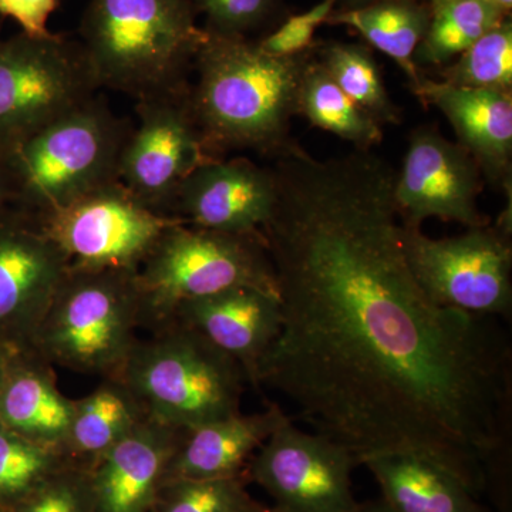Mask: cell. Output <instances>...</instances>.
Segmentation results:
<instances>
[{
	"label": "cell",
	"mask_w": 512,
	"mask_h": 512,
	"mask_svg": "<svg viewBox=\"0 0 512 512\" xmlns=\"http://www.w3.org/2000/svg\"><path fill=\"white\" fill-rule=\"evenodd\" d=\"M272 170L262 235L282 323L256 383L285 396L357 466L416 454L480 497L510 443L507 335L421 289L389 161L372 150L318 160L292 143Z\"/></svg>",
	"instance_id": "cell-1"
},
{
	"label": "cell",
	"mask_w": 512,
	"mask_h": 512,
	"mask_svg": "<svg viewBox=\"0 0 512 512\" xmlns=\"http://www.w3.org/2000/svg\"><path fill=\"white\" fill-rule=\"evenodd\" d=\"M312 53L276 57L248 37L205 30L187 96L212 157L237 150L276 157L291 146L299 87Z\"/></svg>",
	"instance_id": "cell-2"
},
{
	"label": "cell",
	"mask_w": 512,
	"mask_h": 512,
	"mask_svg": "<svg viewBox=\"0 0 512 512\" xmlns=\"http://www.w3.org/2000/svg\"><path fill=\"white\" fill-rule=\"evenodd\" d=\"M191 0H89L82 45L100 89L137 101L188 86L205 30Z\"/></svg>",
	"instance_id": "cell-3"
},
{
	"label": "cell",
	"mask_w": 512,
	"mask_h": 512,
	"mask_svg": "<svg viewBox=\"0 0 512 512\" xmlns=\"http://www.w3.org/2000/svg\"><path fill=\"white\" fill-rule=\"evenodd\" d=\"M143 325L138 269L69 268L28 348L53 366L117 377Z\"/></svg>",
	"instance_id": "cell-4"
},
{
	"label": "cell",
	"mask_w": 512,
	"mask_h": 512,
	"mask_svg": "<svg viewBox=\"0 0 512 512\" xmlns=\"http://www.w3.org/2000/svg\"><path fill=\"white\" fill-rule=\"evenodd\" d=\"M153 330L117 376L151 420L185 431L241 413L251 383L237 360L175 320Z\"/></svg>",
	"instance_id": "cell-5"
},
{
	"label": "cell",
	"mask_w": 512,
	"mask_h": 512,
	"mask_svg": "<svg viewBox=\"0 0 512 512\" xmlns=\"http://www.w3.org/2000/svg\"><path fill=\"white\" fill-rule=\"evenodd\" d=\"M131 127L99 96L53 121L3 160L13 208L36 220L119 181Z\"/></svg>",
	"instance_id": "cell-6"
},
{
	"label": "cell",
	"mask_w": 512,
	"mask_h": 512,
	"mask_svg": "<svg viewBox=\"0 0 512 512\" xmlns=\"http://www.w3.org/2000/svg\"><path fill=\"white\" fill-rule=\"evenodd\" d=\"M144 325L170 322L178 306L237 286L278 295L264 235L229 234L175 224L138 269Z\"/></svg>",
	"instance_id": "cell-7"
},
{
	"label": "cell",
	"mask_w": 512,
	"mask_h": 512,
	"mask_svg": "<svg viewBox=\"0 0 512 512\" xmlns=\"http://www.w3.org/2000/svg\"><path fill=\"white\" fill-rule=\"evenodd\" d=\"M97 90L79 40L52 32L0 37V161Z\"/></svg>",
	"instance_id": "cell-8"
},
{
	"label": "cell",
	"mask_w": 512,
	"mask_h": 512,
	"mask_svg": "<svg viewBox=\"0 0 512 512\" xmlns=\"http://www.w3.org/2000/svg\"><path fill=\"white\" fill-rule=\"evenodd\" d=\"M403 248L421 289L441 306L480 316L510 318L511 227L470 228L457 237L434 239L404 227Z\"/></svg>",
	"instance_id": "cell-9"
},
{
	"label": "cell",
	"mask_w": 512,
	"mask_h": 512,
	"mask_svg": "<svg viewBox=\"0 0 512 512\" xmlns=\"http://www.w3.org/2000/svg\"><path fill=\"white\" fill-rule=\"evenodd\" d=\"M62 249L70 268L140 269L178 218L141 204L120 181L33 220Z\"/></svg>",
	"instance_id": "cell-10"
},
{
	"label": "cell",
	"mask_w": 512,
	"mask_h": 512,
	"mask_svg": "<svg viewBox=\"0 0 512 512\" xmlns=\"http://www.w3.org/2000/svg\"><path fill=\"white\" fill-rule=\"evenodd\" d=\"M352 453L291 420L262 444L244 476L264 488L284 512H359L352 488Z\"/></svg>",
	"instance_id": "cell-11"
},
{
	"label": "cell",
	"mask_w": 512,
	"mask_h": 512,
	"mask_svg": "<svg viewBox=\"0 0 512 512\" xmlns=\"http://www.w3.org/2000/svg\"><path fill=\"white\" fill-rule=\"evenodd\" d=\"M187 89L138 101V124L121 151L120 183L141 204L165 215L188 175L214 160L192 116Z\"/></svg>",
	"instance_id": "cell-12"
},
{
	"label": "cell",
	"mask_w": 512,
	"mask_h": 512,
	"mask_svg": "<svg viewBox=\"0 0 512 512\" xmlns=\"http://www.w3.org/2000/svg\"><path fill=\"white\" fill-rule=\"evenodd\" d=\"M483 181L480 167L460 144L437 128H416L394 183L400 220L410 228H421L430 218L484 227L488 220L478 210Z\"/></svg>",
	"instance_id": "cell-13"
},
{
	"label": "cell",
	"mask_w": 512,
	"mask_h": 512,
	"mask_svg": "<svg viewBox=\"0 0 512 512\" xmlns=\"http://www.w3.org/2000/svg\"><path fill=\"white\" fill-rule=\"evenodd\" d=\"M69 268L28 215L12 208L0 217V346L29 345Z\"/></svg>",
	"instance_id": "cell-14"
},
{
	"label": "cell",
	"mask_w": 512,
	"mask_h": 512,
	"mask_svg": "<svg viewBox=\"0 0 512 512\" xmlns=\"http://www.w3.org/2000/svg\"><path fill=\"white\" fill-rule=\"evenodd\" d=\"M276 197L274 170L245 157L214 158L195 168L171 204V217L191 227L262 234Z\"/></svg>",
	"instance_id": "cell-15"
},
{
	"label": "cell",
	"mask_w": 512,
	"mask_h": 512,
	"mask_svg": "<svg viewBox=\"0 0 512 512\" xmlns=\"http://www.w3.org/2000/svg\"><path fill=\"white\" fill-rule=\"evenodd\" d=\"M413 92L424 106L436 107L450 121L457 143L473 157L485 180L510 194L512 92L468 89L426 77Z\"/></svg>",
	"instance_id": "cell-16"
},
{
	"label": "cell",
	"mask_w": 512,
	"mask_h": 512,
	"mask_svg": "<svg viewBox=\"0 0 512 512\" xmlns=\"http://www.w3.org/2000/svg\"><path fill=\"white\" fill-rule=\"evenodd\" d=\"M171 320L200 333L237 360L249 383L258 387L259 363L281 330V303L274 293L237 286L183 303Z\"/></svg>",
	"instance_id": "cell-17"
},
{
	"label": "cell",
	"mask_w": 512,
	"mask_h": 512,
	"mask_svg": "<svg viewBox=\"0 0 512 512\" xmlns=\"http://www.w3.org/2000/svg\"><path fill=\"white\" fill-rule=\"evenodd\" d=\"M183 430L147 419L89 467L94 512H153Z\"/></svg>",
	"instance_id": "cell-18"
},
{
	"label": "cell",
	"mask_w": 512,
	"mask_h": 512,
	"mask_svg": "<svg viewBox=\"0 0 512 512\" xmlns=\"http://www.w3.org/2000/svg\"><path fill=\"white\" fill-rule=\"evenodd\" d=\"M288 420L279 406L272 404L261 413H238L183 431L164 484L244 476L256 451Z\"/></svg>",
	"instance_id": "cell-19"
},
{
	"label": "cell",
	"mask_w": 512,
	"mask_h": 512,
	"mask_svg": "<svg viewBox=\"0 0 512 512\" xmlns=\"http://www.w3.org/2000/svg\"><path fill=\"white\" fill-rule=\"evenodd\" d=\"M73 410L74 400L57 387L52 363L28 346L10 350L0 393L2 426L64 454Z\"/></svg>",
	"instance_id": "cell-20"
},
{
	"label": "cell",
	"mask_w": 512,
	"mask_h": 512,
	"mask_svg": "<svg viewBox=\"0 0 512 512\" xmlns=\"http://www.w3.org/2000/svg\"><path fill=\"white\" fill-rule=\"evenodd\" d=\"M386 501L397 512H488L457 474L416 454L366 458Z\"/></svg>",
	"instance_id": "cell-21"
},
{
	"label": "cell",
	"mask_w": 512,
	"mask_h": 512,
	"mask_svg": "<svg viewBox=\"0 0 512 512\" xmlns=\"http://www.w3.org/2000/svg\"><path fill=\"white\" fill-rule=\"evenodd\" d=\"M147 419L133 390L119 377H106L92 393L74 400L64 454L74 464L89 467Z\"/></svg>",
	"instance_id": "cell-22"
},
{
	"label": "cell",
	"mask_w": 512,
	"mask_h": 512,
	"mask_svg": "<svg viewBox=\"0 0 512 512\" xmlns=\"http://www.w3.org/2000/svg\"><path fill=\"white\" fill-rule=\"evenodd\" d=\"M430 19L429 5L420 0H383L363 8L335 10L328 23L356 30L370 46L389 56L406 74L413 90L423 79L416 50Z\"/></svg>",
	"instance_id": "cell-23"
},
{
	"label": "cell",
	"mask_w": 512,
	"mask_h": 512,
	"mask_svg": "<svg viewBox=\"0 0 512 512\" xmlns=\"http://www.w3.org/2000/svg\"><path fill=\"white\" fill-rule=\"evenodd\" d=\"M298 116L313 127L349 141L356 150L370 151L383 141V128L350 99L315 57V47L298 96Z\"/></svg>",
	"instance_id": "cell-24"
},
{
	"label": "cell",
	"mask_w": 512,
	"mask_h": 512,
	"mask_svg": "<svg viewBox=\"0 0 512 512\" xmlns=\"http://www.w3.org/2000/svg\"><path fill=\"white\" fill-rule=\"evenodd\" d=\"M315 57L340 89L380 126L400 123L402 113L390 99L382 70L366 46L332 40L315 45Z\"/></svg>",
	"instance_id": "cell-25"
},
{
	"label": "cell",
	"mask_w": 512,
	"mask_h": 512,
	"mask_svg": "<svg viewBox=\"0 0 512 512\" xmlns=\"http://www.w3.org/2000/svg\"><path fill=\"white\" fill-rule=\"evenodd\" d=\"M505 19L488 0H456L431 10L429 28L416 50L417 66H447Z\"/></svg>",
	"instance_id": "cell-26"
},
{
	"label": "cell",
	"mask_w": 512,
	"mask_h": 512,
	"mask_svg": "<svg viewBox=\"0 0 512 512\" xmlns=\"http://www.w3.org/2000/svg\"><path fill=\"white\" fill-rule=\"evenodd\" d=\"M56 448L42 446L0 424V510L9 512L66 464Z\"/></svg>",
	"instance_id": "cell-27"
},
{
	"label": "cell",
	"mask_w": 512,
	"mask_h": 512,
	"mask_svg": "<svg viewBox=\"0 0 512 512\" xmlns=\"http://www.w3.org/2000/svg\"><path fill=\"white\" fill-rule=\"evenodd\" d=\"M440 76L454 86L512 92L511 18L488 30L453 63L444 66Z\"/></svg>",
	"instance_id": "cell-28"
},
{
	"label": "cell",
	"mask_w": 512,
	"mask_h": 512,
	"mask_svg": "<svg viewBox=\"0 0 512 512\" xmlns=\"http://www.w3.org/2000/svg\"><path fill=\"white\" fill-rule=\"evenodd\" d=\"M255 503L245 476L177 480L163 484L153 512H251Z\"/></svg>",
	"instance_id": "cell-29"
},
{
	"label": "cell",
	"mask_w": 512,
	"mask_h": 512,
	"mask_svg": "<svg viewBox=\"0 0 512 512\" xmlns=\"http://www.w3.org/2000/svg\"><path fill=\"white\" fill-rule=\"evenodd\" d=\"M9 512H94L89 473L79 464H66Z\"/></svg>",
	"instance_id": "cell-30"
},
{
	"label": "cell",
	"mask_w": 512,
	"mask_h": 512,
	"mask_svg": "<svg viewBox=\"0 0 512 512\" xmlns=\"http://www.w3.org/2000/svg\"><path fill=\"white\" fill-rule=\"evenodd\" d=\"M205 16V30L222 36H244L264 25L279 0H191Z\"/></svg>",
	"instance_id": "cell-31"
},
{
	"label": "cell",
	"mask_w": 512,
	"mask_h": 512,
	"mask_svg": "<svg viewBox=\"0 0 512 512\" xmlns=\"http://www.w3.org/2000/svg\"><path fill=\"white\" fill-rule=\"evenodd\" d=\"M336 6L338 0H322L306 12L289 16L278 29L256 43L268 55L276 57H292L311 52L316 45V30L323 23H328Z\"/></svg>",
	"instance_id": "cell-32"
},
{
	"label": "cell",
	"mask_w": 512,
	"mask_h": 512,
	"mask_svg": "<svg viewBox=\"0 0 512 512\" xmlns=\"http://www.w3.org/2000/svg\"><path fill=\"white\" fill-rule=\"evenodd\" d=\"M60 0H0V16L15 20L20 32L30 36L49 35L50 16Z\"/></svg>",
	"instance_id": "cell-33"
},
{
	"label": "cell",
	"mask_w": 512,
	"mask_h": 512,
	"mask_svg": "<svg viewBox=\"0 0 512 512\" xmlns=\"http://www.w3.org/2000/svg\"><path fill=\"white\" fill-rule=\"evenodd\" d=\"M13 208L12 181L5 163L0 161V217Z\"/></svg>",
	"instance_id": "cell-34"
},
{
	"label": "cell",
	"mask_w": 512,
	"mask_h": 512,
	"mask_svg": "<svg viewBox=\"0 0 512 512\" xmlns=\"http://www.w3.org/2000/svg\"><path fill=\"white\" fill-rule=\"evenodd\" d=\"M359 512H397L396 510H393L392 507H390L389 504L386 503V501L379 500L375 501V503H369L362 505L360 507Z\"/></svg>",
	"instance_id": "cell-35"
},
{
	"label": "cell",
	"mask_w": 512,
	"mask_h": 512,
	"mask_svg": "<svg viewBox=\"0 0 512 512\" xmlns=\"http://www.w3.org/2000/svg\"><path fill=\"white\" fill-rule=\"evenodd\" d=\"M377 2H383V0H338V3L342 6L340 9L345 10L363 8V6L373 5V3Z\"/></svg>",
	"instance_id": "cell-36"
},
{
	"label": "cell",
	"mask_w": 512,
	"mask_h": 512,
	"mask_svg": "<svg viewBox=\"0 0 512 512\" xmlns=\"http://www.w3.org/2000/svg\"><path fill=\"white\" fill-rule=\"evenodd\" d=\"M504 18H510L512 10V0H488Z\"/></svg>",
	"instance_id": "cell-37"
},
{
	"label": "cell",
	"mask_w": 512,
	"mask_h": 512,
	"mask_svg": "<svg viewBox=\"0 0 512 512\" xmlns=\"http://www.w3.org/2000/svg\"><path fill=\"white\" fill-rule=\"evenodd\" d=\"M10 350L12 349L0 346V393H2L3 379H5L6 365H8Z\"/></svg>",
	"instance_id": "cell-38"
},
{
	"label": "cell",
	"mask_w": 512,
	"mask_h": 512,
	"mask_svg": "<svg viewBox=\"0 0 512 512\" xmlns=\"http://www.w3.org/2000/svg\"><path fill=\"white\" fill-rule=\"evenodd\" d=\"M251 512H284L276 508L275 505L272 507H266V505H262L259 503H255L254 508H252Z\"/></svg>",
	"instance_id": "cell-39"
},
{
	"label": "cell",
	"mask_w": 512,
	"mask_h": 512,
	"mask_svg": "<svg viewBox=\"0 0 512 512\" xmlns=\"http://www.w3.org/2000/svg\"><path fill=\"white\" fill-rule=\"evenodd\" d=\"M450 2H456V0H429L427 5H429L430 10H434L440 8V6L447 5V3Z\"/></svg>",
	"instance_id": "cell-40"
},
{
	"label": "cell",
	"mask_w": 512,
	"mask_h": 512,
	"mask_svg": "<svg viewBox=\"0 0 512 512\" xmlns=\"http://www.w3.org/2000/svg\"><path fill=\"white\" fill-rule=\"evenodd\" d=\"M0 512H3L2 510H0Z\"/></svg>",
	"instance_id": "cell-41"
}]
</instances>
